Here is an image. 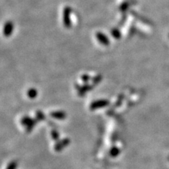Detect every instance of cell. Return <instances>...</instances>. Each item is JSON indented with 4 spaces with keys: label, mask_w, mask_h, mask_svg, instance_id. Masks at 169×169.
<instances>
[{
    "label": "cell",
    "mask_w": 169,
    "mask_h": 169,
    "mask_svg": "<svg viewBox=\"0 0 169 169\" xmlns=\"http://www.w3.org/2000/svg\"><path fill=\"white\" fill-rule=\"evenodd\" d=\"M70 11H71V10H70L69 7L65 8L64 11H63V22H64V25L66 27H69L70 26Z\"/></svg>",
    "instance_id": "cell-1"
},
{
    "label": "cell",
    "mask_w": 169,
    "mask_h": 169,
    "mask_svg": "<svg viewBox=\"0 0 169 169\" xmlns=\"http://www.w3.org/2000/svg\"><path fill=\"white\" fill-rule=\"evenodd\" d=\"M13 28H14V26H13V23L11 22H8L7 23L5 24L4 26V35H9L11 34V32H12Z\"/></svg>",
    "instance_id": "cell-2"
},
{
    "label": "cell",
    "mask_w": 169,
    "mask_h": 169,
    "mask_svg": "<svg viewBox=\"0 0 169 169\" xmlns=\"http://www.w3.org/2000/svg\"><path fill=\"white\" fill-rule=\"evenodd\" d=\"M16 166H17V164H16V162L13 161L10 163L9 166H8L7 168L6 169H16Z\"/></svg>",
    "instance_id": "cell-3"
},
{
    "label": "cell",
    "mask_w": 169,
    "mask_h": 169,
    "mask_svg": "<svg viewBox=\"0 0 169 169\" xmlns=\"http://www.w3.org/2000/svg\"><path fill=\"white\" fill-rule=\"evenodd\" d=\"M29 95H30V96H31V97H35V95H36V92H35V90H31V91H30L29 92Z\"/></svg>",
    "instance_id": "cell-4"
}]
</instances>
